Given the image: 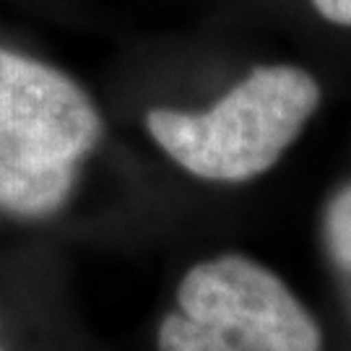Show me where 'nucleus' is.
<instances>
[{
  "mask_svg": "<svg viewBox=\"0 0 351 351\" xmlns=\"http://www.w3.org/2000/svg\"><path fill=\"white\" fill-rule=\"evenodd\" d=\"M320 99L313 73L297 65H263L211 110H151L146 128L156 146L190 175L208 182H247L287 154Z\"/></svg>",
  "mask_w": 351,
  "mask_h": 351,
  "instance_id": "nucleus-2",
  "label": "nucleus"
},
{
  "mask_svg": "<svg viewBox=\"0 0 351 351\" xmlns=\"http://www.w3.org/2000/svg\"><path fill=\"white\" fill-rule=\"evenodd\" d=\"M326 245L351 291V188L341 190L326 211Z\"/></svg>",
  "mask_w": 351,
  "mask_h": 351,
  "instance_id": "nucleus-4",
  "label": "nucleus"
},
{
  "mask_svg": "<svg viewBox=\"0 0 351 351\" xmlns=\"http://www.w3.org/2000/svg\"><path fill=\"white\" fill-rule=\"evenodd\" d=\"M156 351H323V336L271 268L219 255L182 276L177 307L156 330Z\"/></svg>",
  "mask_w": 351,
  "mask_h": 351,
  "instance_id": "nucleus-3",
  "label": "nucleus"
},
{
  "mask_svg": "<svg viewBox=\"0 0 351 351\" xmlns=\"http://www.w3.org/2000/svg\"><path fill=\"white\" fill-rule=\"evenodd\" d=\"M101 114L58 68L0 47V211L47 219L71 198Z\"/></svg>",
  "mask_w": 351,
  "mask_h": 351,
  "instance_id": "nucleus-1",
  "label": "nucleus"
},
{
  "mask_svg": "<svg viewBox=\"0 0 351 351\" xmlns=\"http://www.w3.org/2000/svg\"><path fill=\"white\" fill-rule=\"evenodd\" d=\"M310 3L330 24L351 26V0H310Z\"/></svg>",
  "mask_w": 351,
  "mask_h": 351,
  "instance_id": "nucleus-5",
  "label": "nucleus"
}]
</instances>
